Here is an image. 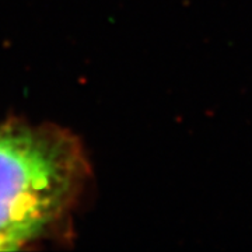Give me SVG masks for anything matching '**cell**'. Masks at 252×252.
I'll list each match as a JSON object with an SVG mask.
<instances>
[{"label": "cell", "mask_w": 252, "mask_h": 252, "mask_svg": "<svg viewBox=\"0 0 252 252\" xmlns=\"http://www.w3.org/2000/svg\"><path fill=\"white\" fill-rule=\"evenodd\" d=\"M84 167L62 129L0 124V238L18 248L41 234L70 203Z\"/></svg>", "instance_id": "obj_1"}, {"label": "cell", "mask_w": 252, "mask_h": 252, "mask_svg": "<svg viewBox=\"0 0 252 252\" xmlns=\"http://www.w3.org/2000/svg\"><path fill=\"white\" fill-rule=\"evenodd\" d=\"M13 250H17V248L14 245H11L10 243L0 238V251H13Z\"/></svg>", "instance_id": "obj_2"}]
</instances>
